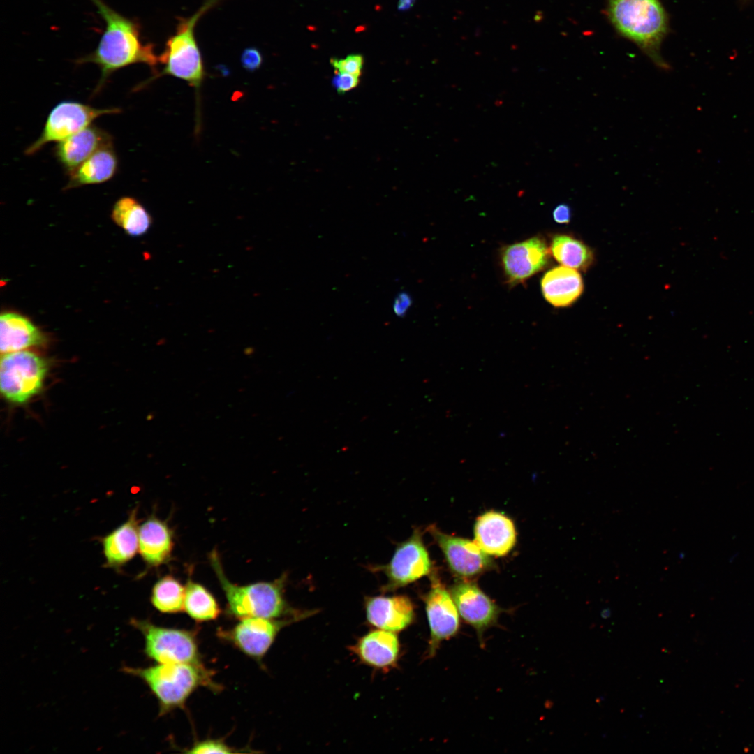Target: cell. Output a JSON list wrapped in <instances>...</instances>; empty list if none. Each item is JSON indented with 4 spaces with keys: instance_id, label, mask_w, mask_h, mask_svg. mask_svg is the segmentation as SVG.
Wrapping results in <instances>:
<instances>
[{
    "instance_id": "obj_1",
    "label": "cell",
    "mask_w": 754,
    "mask_h": 754,
    "mask_svg": "<svg viewBox=\"0 0 754 754\" xmlns=\"http://www.w3.org/2000/svg\"><path fill=\"white\" fill-rule=\"evenodd\" d=\"M91 1L105 21V31L96 48L76 62L93 63L100 68L101 75L95 92L102 89L112 73L122 68L138 63L155 67L158 57L151 44L142 42L139 24L115 11L103 0Z\"/></svg>"
},
{
    "instance_id": "obj_2",
    "label": "cell",
    "mask_w": 754,
    "mask_h": 754,
    "mask_svg": "<svg viewBox=\"0 0 754 754\" xmlns=\"http://www.w3.org/2000/svg\"><path fill=\"white\" fill-rule=\"evenodd\" d=\"M209 560L227 600V614L239 619L248 617H285L300 620L308 616L307 612H297L291 609L286 603L284 598L286 575H283L273 582L237 585L226 577L215 549L210 553Z\"/></svg>"
},
{
    "instance_id": "obj_3",
    "label": "cell",
    "mask_w": 754,
    "mask_h": 754,
    "mask_svg": "<svg viewBox=\"0 0 754 754\" xmlns=\"http://www.w3.org/2000/svg\"><path fill=\"white\" fill-rule=\"evenodd\" d=\"M608 14L621 35L634 42L656 66L669 68L660 54L667 21L659 0H609Z\"/></svg>"
},
{
    "instance_id": "obj_4",
    "label": "cell",
    "mask_w": 754,
    "mask_h": 754,
    "mask_svg": "<svg viewBox=\"0 0 754 754\" xmlns=\"http://www.w3.org/2000/svg\"><path fill=\"white\" fill-rule=\"evenodd\" d=\"M123 670L145 682L158 702L160 716L183 708L200 686L212 690L219 688L212 680V672L202 663H158L145 668L126 667Z\"/></svg>"
},
{
    "instance_id": "obj_5",
    "label": "cell",
    "mask_w": 754,
    "mask_h": 754,
    "mask_svg": "<svg viewBox=\"0 0 754 754\" xmlns=\"http://www.w3.org/2000/svg\"><path fill=\"white\" fill-rule=\"evenodd\" d=\"M220 0H207L192 16L179 18L176 32L166 41L163 52L158 57L164 64L160 75H168L199 87L205 75L202 55L195 36V27L200 17Z\"/></svg>"
},
{
    "instance_id": "obj_6",
    "label": "cell",
    "mask_w": 754,
    "mask_h": 754,
    "mask_svg": "<svg viewBox=\"0 0 754 754\" xmlns=\"http://www.w3.org/2000/svg\"><path fill=\"white\" fill-rule=\"evenodd\" d=\"M47 363L37 354L19 350L3 353L0 362V388L8 401L23 404L41 390Z\"/></svg>"
},
{
    "instance_id": "obj_7",
    "label": "cell",
    "mask_w": 754,
    "mask_h": 754,
    "mask_svg": "<svg viewBox=\"0 0 754 754\" xmlns=\"http://www.w3.org/2000/svg\"><path fill=\"white\" fill-rule=\"evenodd\" d=\"M130 623L142 633L145 653L157 663H202L194 632L158 626L147 620L133 619Z\"/></svg>"
},
{
    "instance_id": "obj_8",
    "label": "cell",
    "mask_w": 754,
    "mask_h": 754,
    "mask_svg": "<svg viewBox=\"0 0 754 754\" xmlns=\"http://www.w3.org/2000/svg\"><path fill=\"white\" fill-rule=\"evenodd\" d=\"M120 112L117 108H97L78 101H61L51 110L40 136L25 149V154H35L47 143L65 140L101 116Z\"/></svg>"
},
{
    "instance_id": "obj_9",
    "label": "cell",
    "mask_w": 754,
    "mask_h": 754,
    "mask_svg": "<svg viewBox=\"0 0 754 754\" xmlns=\"http://www.w3.org/2000/svg\"><path fill=\"white\" fill-rule=\"evenodd\" d=\"M431 569L429 553L419 531L399 544L390 561L377 570L383 571L387 582L384 592L394 591L428 575Z\"/></svg>"
},
{
    "instance_id": "obj_10",
    "label": "cell",
    "mask_w": 754,
    "mask_h": 754,
    "mask_svg": "<svg viewBox=\"0 0 754 754\" xmlns=\"http://www.w3.org/2000/svg\"><path fill=\"white\" fill-rule=\"evenodd\" d=\"M233 628L219 631V636L232 644L244 654L260 660L266 654L281 629L296 621L295 618L278 620L264 617L239 619Z\"/></svg>"
},
{
    "instance_id": "obj_11",
    "label": "cell",
    "mask_w": 754,
    "mask_h": 754,
    "mask_svg": "<svg viewBox=\"0 0 754 754\" xmlns=\"http://www.w3.org/2000/svg\"><path fill=\"white\" fill-rule=\"evenodd\" d=\"M430 630L427 656H435L441 643L455 636L459 630V612L451 594L438 580L424 597Z\"/></svg>"
},
{
    "instance_id": "obj_12",
    "label": "cell",
    "mask_w": 754,
    "mask_h": 754,
    "mask_svg": "<svg viewBox=\"0 0 754 754\" xmlns=\"http://www.w3.org/2000/svg\"><path fill=\"white\" fill-rule=\"evenodd\" d=\"M461 618L476 631L483 644L484 633L496 624L501 609L475 583L458 582L450 589Z\"/></svg>"
},
{
    "instance_id": "obj_13",
    "label": "cell",
    "mask_w": 754,
    "mask_h": 754,
    "mask_svg": "<svg viewBox=\"0 0 754 754\" xmlns=\"http://www.w3.org/2000/svg\"><path fill=\"white\" fill-rule=\"evenodd\" d=\"M429 531L443 551L451 570L457 575L470 577L491 567L485 552L474 542L441 533L435 527Z\"/></svg>"
},
{
    "instance_id": "obj_14",
    "label": "cell",
    "mask_w": 754,
    "mask_h": 754,
    "mask_svg": "<svg viewBox=\"0 0 754 754\" xmlns=\"http://www.w3.org/2000/svg\"><path fill=\"white\" fill-rule=\"evenodd\" d=\"M504 272L512 284L524 282L547 264L549 249L545 242L534 237L505 247L501 255Z\"/></svg>"
},
{
    "instance_id": "obj_15",
    "label": "cell",
    "mask_w": 754,
    "mask_h": 754,
    "mask_svg": "<svg viewBox=\"0 0 754 754\" xmlns=\"http://www.w3.org/2000/svg\"><path fill=\"white\" fill-rule=\"evenodd\" d=\"M364 608L367 621L378 629L401 631L414 620L413 604L404 595L367 597Z\"/></svg>"
},
{
    "instance_id": "obj_16",
    "label": "cell",
    "mask_w": 754,
    "mask_h": 754,
    "mask_svg": "<svg viewBox=\"0 0 754 754\" xmlns=\"http://www.w3.org/2000/svg\"><path fill=\"white\" fill-rule=\"evenodd\" d=\"M112 145V138L105 130L90 125L57 142L54 154L68 173L77 168L99 149Z\"/></svg>"
},
{
    "instance_id": "obj_17",
    "label": "cell",
    "mask_w": 754,
    "mask_h": 754,
    "mask_svg": "<svg viewBox=\"0 0 754 754\" xmlns=\"http://www.w3.org/2000/svg\"><path fill=\"white\" fill-rule=\"evenodd\" d=\"M475 542L487 554L502 556L507 554L516 542L512 521L505 515L489 511L480 515L474 528Z\"/></svg>"
},
{
    "instance_id": "obj_18",
    "label": "cell",
    "mask_w": 754,
    "mask_h": 754,
    "mask_svg": "<svg viewBox=\"0 0 754 754\" xmlns=\"http://www.w3.org/2000/svg\"><path fill=\"white\" fill-rule=\"evenodd\" d=\"M352 651L367 665L389 670L397 664L399 642L394 632L378 628L360 637L352 646Z\"/></svg>"
},
{
    "instance_id": "obj_19",
    "label": "cell",
    "mask_w": 754,
    "mask_h": 754,
    "mask_svg": "<svg viewBox=\"0 0 754 754\" xmlns=\"http://www.w3.org/2000/svg\"><path fill=\"white\" fill-rule=\"evenodd\" d=\"M139 552L150 567L165 563L173 549L172 532L167 523L152 515L139 526Z\"/></svg>"
},
{
    "instance_id": "obj_20",
    "label": "cell",
    "mask_w": 754,
    "mask_h": 754,
    "mask_svg": "<svg viewBox=\"0 0 754 754\" xmlns=\"http://www.w3.org/2000/svg\"><path fill=\"white\" fill-rule=\"evenodd\" d=\"M137 511V508H134L124 523L102 539L106 567L120 568L132 559L139 549Z\"/></svg>"
},
{
    "instance_id": "obj_21",
    "label": "cell",
    "mask_w": 754,
    "mask_h": 754,
    "mask_svg": "<svg viewBox=\"0 0 754 754\" xmlns=\"http://www.w3.org/2000/svg\"><path fill=\"white\" fill-rule=\"evenodd\" d=\"M541 288L547 302L556 307L568 306L582 294L583 281L575 269L560 266L549 270L542 277Z\"/></svg>"
},
{
    "instance_id": "obj_22",
    "label": "cell",
    "mask_w": 754,
    "mask_h": 754,
    "mask_svg": "<svg viewBox=\"0 0 754 754\" xmlns=\"http://www.w3.org/2000/svg\"><path fill=\"white\" fill-rule=\"evenodd\" d=\"M44 342L42 332L24 316L10 312L1 315L0 350L3 354L40 346Z\"/></svg>"
},
{
    "instance_id": "obj_23",
    "label": "cell",
    "mask_w": 754,
    "mask_h": 754,
    "mask_svg": "<svg viewBox=\"0 0 754 754\" xmlns=\"http://www.w3.org/2000/svg\"><path fill=\"white\" fill-rule=\"evenodd\" d=\"M119 161L112 145L103 147L68 173L66 189L98 184L112 179L118 169Z\"/></svg>"
},
{
    "instance_id": "obj_24",
    "label": "cell",
    "mask_w": 754,
    "mask_h": 754,
    "mask_svg": "<svg viewBox=\"0 0 754 754\" xmlns=\"http://www.w3.org/2000/svg\"><path fill=\"white\" fill-rule=\"evenodd\" d=\"M112 220L131 236L145 234L151 224V217L135 198L124 196L114 205Z\"/></svg>"
},
{
    "instance_id": "obj_25",
    "label": "cell",
    "mask_w": 754,
    "mask_h": 754,
    "mask_svg": "<svg viewBox=\"0 0 754 754\" xmlns=\"http://www.w3.org/2000/svg\"><path fill=\"white\" fill-rule=\"evenodd\" d=\"M550 251L563 266L579 270L586 269L593 258L591 249L582 242L566 235L553 237Z\"/></svg>"
},
{
    "instance_id": "obj_26",
    "label": "cell",
    "mask_w": 754,
    "mask_h": 754,
    "mask_svg": "<svg viewBox=\"0 0 754 754\" xmlns=\"http://www.w3.org/2000/svg\"><path fill=\"white\" fill-rule=\"evenodd\" d=\"M184 610L199 622L215 620L221 614L214 596L205 586L191 580L185 586Z\"/></svg>"
},
{
    "instance_id": "obj_27",
    "label": "cell",
    "mask_w": 754,
    "mask_h": 754,
    "mask_svg": "<svg viewBox=\"0 0 754 754\" xmlns=\"http://www.w3.org/2000/svg\"><path fill=\"white\" fill-rule=\"evenodd\" d=\"M185 586L174 577L166 575L154 585L151 602L162 613L173 614L184 610Z\"/></svg>"
},
{
    "instance_id": "obj_28",
    "label": "cell",
    "mask_w": 754,
    "mask_h": 754,
    "mask_svg": "<svg viewBox=\"0 0 754 754\" xmlns=\"http://www.w3.org/2000/svg\"><path fill=\"white\" fill-rule=\"evenodd\" d=\"M330 64L335 73H348L360 76L364 64L363 57L360 54H350L343 59L332 58Z\"/></svg>"
},
{
    "instance_id": "obj_29",
    "label": "cell",
    "mask_w": 754,
    "mask_h": 754,
    "mask_svg": "<svg viewBox=\"0 0 754 754\" xmlns=\"http://www.w3.org/2000/svg\"><path fill=\"white\" fill-rule=\"evenodd\" d=\"M187 753H235L233 748L228 746L223 739H212L195 742L190 749L185 751Z\"/></svg>"
},
{
    "instance_id": "obj_30",
    "label": "cell",
    "mask_w": 754,
    "mask_h": 754,
    "mask_svg": "<svg viewBox=\"0 0 754 754\" xmlns=\"http://www.w3.org/2000/svg\"><path fill=\"white\" fill-rule=\"evenodd\" d=\"M359 78V76L348 73H336L332 84L337 91L342 94L355 88L358 85Z\"/></svg>"
},
{
    "instance_id": "obj_31",
    "label": "cell",
    "mask_w": 754,
    "mask_h": 754,
    "mask_svg": "<svg viewBox=\"0 0 754 754\" xmlns=\"http://www.w3.org/2000/svg\"><path fill=\"white\" fill-rule=\"evenodd\" d=\"M263 62L260 52L254 47L246 48L241 57V63L244 68L253 71L258 68Z\"/></svg>"
},
{
    "instance_id": "obj_32",
    "label": "cell",
    "mask_w": 754,
    "mask_h": 754,
    "mask_svg": "<svg viewBox=\"0 0 754 754\" xmlns=\"http://www.w3.org/2000/svg\"><path fill=\"white\" fill-rule=\"evenodd\" d=\"M412 304L410 295L406 292H401L395 297L393 304L394 313L399 317L404 316Z\"/></svg>"
},
{
    "instance_id": "obj_33",
    "label": "cell",
    "mask_w": 754,
    "mask_h": 754,
    "mask_svg": "<svg viewBox=\"0 0 754 754\" xmlns=\"http://www.w3.org/2000/svg\"><path fill=\"white\" fill-rule=\"evenodd\" d=\"M554 220L558 223H568L571 219V209L566 204H560L553 211Z\"/></svg>"
},
{
    "instance_id": "obj_34",
    "label": "cell",
    "mask_w": 754,
    "mask_h": 754,
    "mask_svg": "<svg viewBox=\"0 0 754 754\" xmlns=\"http://www.w3.org/2000/svg\"><path fill=\"white\" fill-rule=\"evenodd\" d=\"M415 0H399L398 1V10H406L410 9L414 5Z\"/></svg>"
},
{
    "instance_id": "obj_35",
    "label": "cell",
    "mask_w": 754,
    "mask_h": 754,
    "mask_svg": "<svg viewBox=\"0 0 754 754\" xmlns=\"http://www.w3.org/2000/svg\"><path fill=\"white\" fill-rule=\"evenodd\" d=\"M601 616L603 618H608L610 616L609 609H603L601 612Z\"/></svg>"
}]
</instances>
